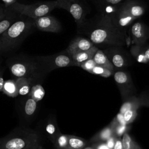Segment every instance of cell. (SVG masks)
<instances>
[{"mask_svg":"<svg viewBox=\"0 0 149 149\" xmlns=\"http://www.w3.org/2000/svg\"><path fill=\"white\" fill-rule=\"evenodd\" d=\"M80 29L86 30L84 33L95 46L123 47L128 43L127 35L113 24L107 13H100L95 22L86 21Z\"/></svg>","mask_w":149,"mask_h":149,"instance_id":"obj_1","label":"cell"},{"mask_svg":"<svg viewBox=\"0 0 149 149\" xmlns=\"http://www.w3.org/2000/svg\"><path fill=\"white\" fill-rule=\"evenodd\" d=\"M35 29L33 19L20 15L17 20L0 37V56L8 55L17 50Z\"/></svg>","mask_w":149,"mask_h":149,"instance_id":"obj_2","label":"cell"},{"mask_svg":"<svg viewBox=\"0 0 149 149\" xmlns=\"http://www.w3.org/2000/svg\"><path fill=\"white\" fill-rule=\"evenodd\" d=\"M146 10V6L141 0H126L105 13H107L113 24L126 34L127 28L136 19L143 16Z\"/></svg>","mask_w":149,"mask_h":149,"instance_id":"obj_3","label":"cell"},{"mask_svg":"<svg viewBox=\"0 0 149 149\" xmlns=\"http://www.w3.org/2000/svg\"><path fill=\"white\" fill-rule=\"evenodd\" d=\"M11 73L17 77H27L41 74L38 64L34 56L20 54L9 57L6 61Z\"/></svg>","mask_w":149,"mask_h":149,"instance_id":"obj_4","label":"cell"},{"mask_svg":"<svg viewBox=\"0 0 149 149\" xmlns=\"http://www.w3.org/2000/svg\"><path fill=\"white\" fill-rule=\"evenodd\" d=\"M40 143L38 134L33 130H24L12 133L0 139V149H27Z\"/></svg>","mask_w":149,"mask_h":149,"instance_id":"obj_5","label":"cell"},{"mask_svg":"<svg viewBox=\"0 0 149 149\" xmlns=\"http://www.w3.org/2000/svg\"><path fill=\"white\" fill-rule=\"evenodd\" d=\"M20 15L35 19L49 14L56 8L55 1L38 2L32 4H24L17 1L9 7Z\"/></svg>","mask_w":149,"mask_h":149,"instance_id":"obj_6","label":"cell"},{"mask_svg":"<svg viewBox=\"0 0 149 149\" xmlns=\"http://www.w3.org/2000/svg\"><path fill=\"white\" fill-rule=\"evenodd\" d=\"M41 73H48L60 68L76 66L70 55L65 49L61 52L47 56H35Z\"/></svg>","mask_w":149,"mask_h":149,"instance_id":"obj_7","label":"cell"},{"mask_svg":"<svg viewBox=\"0 0 149 149\" xmlns=\"http://www.w3.org/2000/svg\"><path fill=\"white\" fill-rule=\"evenodd\" d=\"M56 8L65 9L73 16L78 29L86 22V8L81 0H55Z\"/></svg>","mask_w":149,"mask_h":149,"instance_id":"obj_8","label":"cell"},{"mask_svg":"<svg viewBox=\"0 0 149 149\" xmlns=\"http://www.w3.org/2000/svg\"><path fill=\"white\" fill-rule=\"evenodd\" d=\"M33 20L36 29L42 31L58 33L62 29L59 20L55 17L48 15L33 19Z\"/></svg>","mask_w":149,"mask_h":149,"instance_id":"obj_9","label":"cell"},{"mask_svg":"<svg viewBox=\"0 0 149 149\" xmlns=\"http://www.w3.org/2000/svg\"><path fill=\"white\" fill-rule=\"evenodd\" d=\"M130 33L132 43L143 46L149 39V27L143 22H136L131 27Z\"/></svg>","mask_w":149,"mask_h":149,"instance_id":"obj_10","label":"cell"},{"mask_svg":"<svg viewBox=\"0 0 149 149\" xmlns=\"http://www.w3.org/2000/svg\"><path fill=\"white\" fill-rule=\"evenodd\" d=\"M94 45L88 38L76 37L71 41L66 50L70 55H72L76 52L88 50Z\"/></svg>","mask_w":149,"mask_h":149,"instance_id":"obj_11","label":"cell"},{"mask_svg":"<svg viewBox=\"0 0 149 149\" xmlns=\"http://www.w3.org/2000/svg\"><path fill=\"white\" fill-rule=\"evenodd\" d=\"M20 14L9 8H5V14L0 20V37L19 18Z\"/></svg>","mask_w":149,"mask_h":149,"instance_id":"obj_12","label":"cell"},{"mask_svg":"<svg viewBox=\"0 0 149 149\" xmlns=\"http://www.w3.org/2000/svg\"><path fill=\"white\" fill-rule=\"evenodd\" d=\"M118 48L119 47H109L104 52L113 66L117 68H122L125 66L126 63L125 57L118 51Z\"/></svg>","mask_w":149,"mask_h":149,"instance_id":"obj_13","label":"cell"},{"mask_svg":"<svg viewBox=\"0 0 149 149\" xmlns=\"http://www.w3.org/2000/svg\"><path fill=\"white\" fill-rule=\"evenodd\" d=\"M98 49V48L94 45L88 50L74 53L70 55V56L72 57L74 62L76 63V66H79L81 63L93 58Z\"/></svg>","mask_w":149,"mask_h":149,"instance_id":"obj_14","label":"cell"},{"mask_svg":"<svg viewBox=\"0 0 149 149\" xmlns=\"http://www.w3.org/2000/svg\"><path fill=\"white\" fill-rule=\"evenodd\" d=\"M126 0H91L100 13L105 12Z\"/></svg>","mask_w":149,"mask_h":149,"instance_id":"obj_15","label":"cell"},{"mask_svg":"<svg viewBox=\"0 0 149 149\" xmlns=\"http://www.w3.org/2000/svg\"><path fill=\"white\" fill-rule=\"evenodd\" d=\"M93 59L96 63L97 65L102 66L112 71L113 70L114 66L102 50L98 49Z\"/></svg>","mask_w":149,"mask_h":149,"instance_id":"obj_16","label":"cell"},{"mask_svg":"<svg viewBox=\"0 0 149 149\" xmlns=\"http://www.w3.org/2000/svg\"><path fill=\"white\" fill-rule=\"evenodd\" d=\"M37 110V102L28 95L24 101L23 111L26 118H31Z\"/></svg>","mask_w":149,"mask_h":149,"instance_id":"obj_17","label":"cell"},{"mask_svg":"<svg viewBox=\"0 0 149 149\" xmlns=\"http://www.w3.org/2000/svg\"><path fill=\"white\" fill-rule=\"evenodd\" d=\"M33 79L27 77H17L15 80L17 87L18 93L20 95H28L30 88L31 83Z\"/></svg>","mask_w":149,"mask_h":149,"instance_id":"obj_18","label":"cell"},{"mask_svg":"<svg viewBox=\"0 0 149 149\" xmlns=\"http://www.w3.org/2000/svg\"><path fill=\"white\" fill-rule=\"evenodd\" d=\"M2 92L10 97H16L19 95L16 81L14 80H8L5 81Z\"/></svg>","mask_w":149,"mask_h":149,"instance_id":"obj_19","label":"cell"},{"mask_svg":"<svg viewBox=\"0 0 149 149\" xmlns=\"http://www.w3.org/2000/svg\"><path fill=\"white\" fill-rule=\"evenodd\" d=\"M114 134L113 129L111 125L104 127L98 133L95 134L91 140L97 142V141H105L111 136Z\"/></svg>","mask_w":149,"mask_h":149,"instance_id":"obj_20","label":"cell"},{"mask_svg":"<svg viewBox=\"0 0 149 149\" xmlns=\"http://www.w3.org/2000/svg\"><path fill=\"white\" fill-rule=\"evenodd\" d=\"M86 144V141L83 139L73 135H69L66 149H83Z\"/></svg>","mask_w":149,"mask_h":149,"instance_id":"obj_21","label":"cell"},{"mask_svg":"<svg viewBox=\"0 0 149 149\" xmlns=\"http://www.w3.org/2000/svg\"><path fill=\"white\" fill-rule=\"evenodd\" d=\"M45 94V91L42 85L40 84H36L31 87L30 91L28 95L38 102L42 100Z\"/></svg>","mask_w":149,"mask_h":149,"instance_id":"obj_22","label":"cell"},{"mask_svg":"<svg viewBox=\"0 0 149 149\" xmlns=\"http://www.w3.org/2000/svg\"><path fill=\"white\" fill-rule=\"evenodd\" d=\"M45 132L47 136L53 143L56 137L60 133L56 124L52 121L47 123L45 126Z\"/></svg>","mask_w":149,"mask_h":149,"instance_id":"obj_23","label":"cell"},{"mask_svg":"<svg viewBox=\"0 0 149 149\" xmlns=\"http://www.w3.org/2000/svg\"><path fill=\"white\" fill-rule=\"evenodd\" d=\"M122 140L123 149H141L140 146L130 136L128 132L123 134Z\"/></svg>","mask_w":149,"mask_h":149,"instance_id":"obj_24","label":"cell"},{"mask_svg":"<svg viewBox=\"0 0 149 149\" xmlns=\"http://www.w3.org/2000/svg\"><path fill=\"white\" fill-rule=\"evenodd\" d=\"M143 46L136 45L132 46L131 48V53L138 62L141 63H148L149 61L144 56V49L142 48Z\"/></svg>","mask_w":149,"mask_h":149,"instance_id":"obj_25","label":"cell"},{"mask_svg":"<svg viewBox=\"0 0 149 149\" xmlns=\"http://www.w3.org/2000/svg\"><path fill=\"white\" fill-rule=\"evenodd\" d=\"M139 105H140V103L138 99L136 98V97H132V98L125 101L122 104V105L120 108L119 113L123 114L125 111L130 109H132V108L138 109Z\"/></svg>","mask_w":149,"mask_h":149,"instance_id":"obj_26","label":"cell"},{"mask_svg":"<svg viewBox=\"0 0 149 149\" xmlns=\"http://www.w3.org/2000/svg\"><path fill=\"white\" fill-rule=\"evenodd\" d=\"M68 134L59 133L54 141V145L56 149H66L68 143Z\"/></svg>","mask_w":149,"mask_h":149,"instance_id":"obj_27","label":"cell"},{"mask_svg":"<svg viewBox=\"0 0 149 149\" xmlns=\"http://www.w3.org/2000/svg\"><path fill=\"white\" fill-rule=\"evenodd\" d=\"M112 72V70H111L109 69H108L107 68H103L98 65H96L90 71L89 73L99 75L104 77H108L111 76Z\"/></svg>","mask_w":149,"mask_h":149,"instance_id":"obj_28","label":"cell"},{"mask_svg":"<svg viewBox=\"0 0 149 149\" xmlns=\"http://www.w3.org/2000/svg\"><path fill=\"white\" fill-rule=\"evenodd\" d=\"M137 109L132 108V109L127 110L124 112V113L123 114V118L127 125L131 123L135 120L137 115Z\"/></svg>","mask_w":149,"mask_h":149,"instance_id":"obj_29","label":"cell"},{"mask_svg":"<svg viewBox=\"0 0 149 149\" xmlns=\"http://www.w3.org/2000/svg\"><path fill=\"white\" fill-rule=\"evenodd\" d=\"M114 79L117 83L123 85L128 83L129 77L125 72L122 71H117L114 74Z\"/></svg>","mask_w":149,"mask_h":149,"instance_id":"obj_30","label":"cell"},{"mask_svg":"<svg viewBox=\"0 0 149 149\" xmlns=\"http://www.w3.org/2000/svg\"><path fill=\"white\" fill-rule=\"evenodd\" d=\"M112 127L113 129L114 134L117 137H119L122 136L125 133L127 132V130L129 128V127L128 126V125H120V124L116 125Z\"/></svg>","mask_w":149,"mask_h":149,"instance_id":"obj_31","label":"cell"},{"mask_svg":"<svg viewBox=\"0 0 149 149\" xmlns=\"http://www.w3.org/2000/svg\"><path fill=\"white\" fill-rule=\"evenodd\" d=\"M97 65L96 63L94 61L93 58L88 59L80 64V67L81 68L83 69L86 70L88 72H90V70L93 69V68Z\"/></svg>","mask_w":149,"mask_h":149,"instance_id":"obj_32","label":"cell"},{"mask_svg":"<svg viewBox=\"0 0 149 149\" xmlns=\"http://www.w3.org/2000/svg\"><path fill=\"white\" fill-rule=\"evenodd\" d=\"M118 137L114 134L112 136H111L108 139H107L105 142L107 144V146L110 148V149H113L116 139Z\"/></svg>","mask_w":149,"mask_h":149,"instance_id":"obj_33","label":"cell"},{"mask_svg":"<svg viewBox=\"0 0 149 149\" xmlns=\"http://www.w3.org/2000/svg\"><path fill=\"white\" fill-rule=\"evenodd\" d=\"M92 146L95 149H110L105 141H97L93 144Z\"/></svg>","mask_w":149,"mask_h":149,"instance_id":"obj_34","label":"cell"},{"mask_svg":"<svg viewBox=\"0 0 149 149\" xmlns=\"http://www.w3.org/2000/svg\"><path fill=\"white\" fill-rule=\"evenodd\" d=\"M113 149H123L122 138L118 137L116 139Z\"/></svg>","mask_w":149,"mask_h":149,"instance_id":"obj_35","label":"cell"},{"mask_svg":"<svg viewBox=\"0 0 149 149\" xmlns=\"http://www.w3.org/2000/svg\"><path fill=\"white\" fill-rule=\"evenodd\" d=\"M5 8L9 7L11 5L17 2V0H1Z\"/></svg>","mask_w":149,"mask_h":149,"instance_id":"obj_36","label":"cell"},{"mask_svg":"<svg viewBox=\"0 0 149 149\" xmlns=\"http://www.w3.org/2000/svg\"><path fill=\"white\" fill-rule=\"evenodd\" d=\"M5 9V7L4 5L2 3H0V20L4 16Z\"/></svg>","mask_w":149,"mask_h":149,"instance_id":"obj_37","label":"cell"},{"mask_svg":"<svg viewBox=\"0 0 149 149\" xmlns=\"http://www.w3.org/2000/svg\"><path fill=\"white\" fill-rule=\"evenodd\" d=\"M144 54L146 59L149 61V47H147L144 49Z\"/></svg>","mask_w":149,"mask_h":149,"instance_id":"obj_38","label":"cell"},{"mask_svg":"<svg viewBox=\"0 0 149 149\" xmlns=\"http://www.w3.org/2000/svg\"><path fill=\"white\" fill-rule=\"evenodd\" d=\"M0 74H1V73H0ZM4 82H5V81L3 79V77L0 75V91H2Z\"/></svg>","mask_w":149,"mask_h":149,"instance_id":"obj_39","label":"cell"},{"mask_svg":"<svg viewBox=\"0 0 149 149\" xmlns=\"http://www.w3.org/2000/svg\"><path fill=\"white\" fill-rule=\"evenodd\" d=\"M33 149H43V147L40 144V143H38L34 146Z\"/></svg>","mask_w":149,"mask_h":149,"instance_id":"obj_40","label":"cell"},{"mask_svg":"<svg viewBox=\"0 0 149 149\" xmlns=\"http://www.w3.org/2000/svg\"><path fill=\"white\" fill-rule=\"evenodd\" d=\"M83 149H95L92 146H88V147H84Z\"/></svg>","mask_w":149,"mask_h":149,"instance_id":"obj_41","label":"cell"},{"mask_svg":"<svg viewBox=\"0 0 149 149\" xmlns=\"http://www.w3.org/2000/svg\"><path fill=\"white\" fill-rule=\"evenodd\" d=\"M37 144H38V143H37ZM36 145H35V146H36ZM34 146H33V147H31V148H27V149H33V148H34Z\"/></svg>","mask_w":149,"mask_h":149,"instance_id":"obj_42","label":"cell"}]
</instances>
